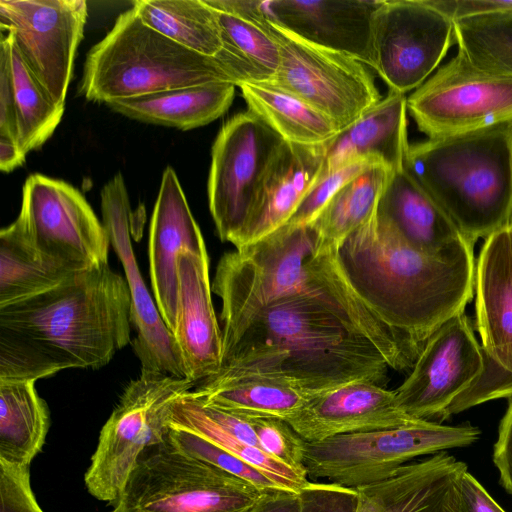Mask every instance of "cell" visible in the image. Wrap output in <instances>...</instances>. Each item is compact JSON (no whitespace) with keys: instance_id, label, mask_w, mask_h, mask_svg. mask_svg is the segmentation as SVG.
Instances as JSON below:
<instances>
[{"instance_id":"obj_1","label":"cell","mask_w":512,"mask_h":512,"mask_svg":"<svg viewBox=\"0 0 512 512\" xmlns=\"http://www.w3.org/2000/svg\"><path fill=\"white\" fill-rule=\"evenodd\" d=\"M131 297L108 263L35 296L0 306V379L100 368L130 343Z\"/></svg>"},{"instance_id":"obj_2","label":"cell","mask_w":512,"mask_h":512,"mask_svg":"<svg viewBox=\"0 0 512 512\" xmlns=\"http://www.w3.org/2000/svg\"><path fill=\"white\" fill-rule=\"evenodd\" d=\"M377 345L374 331L350 309L295 295L263 310L210 377L262 376L318 392L355 381L384 386L390 367Z\"/></svg>"},{"instance_id":"obj_3","label":"cell","mask_w":512,"mask_h":512,"mask_svg":"<svg viewBox=\"0 0 512 512\" xmlns=\"http://www.w3.org/2000/svg\"><path fill=\"white\" fill-rule=\"evenodd\" d=\"M338 254L351 286L412 366L431 335L473 298L474 248L448 256L422 253L377 208Z\"/></svg>"},{"instance_id":"obj_4","label":"cell","mask_w":512,"mask_h":512,"mask_svg":"<svg viewBox=\"0 0 512 512\" xmlns=\"http://www.w3.org/2000/svg\"><path fill=\"white\" fill-rule=\"evenodd\" d=\"M315 237L310 224L283 225L220 258L211 287L222 303L223 355L263 310L281 299L312 295L341 300L349 281L338 252L315 254Z\"/></svg>"},{"instance_id":"obj_5","label":"cell","mask_w":512,"mask_h":512,"mask_svg":"<svg viewBox=\"0 0 512 512\" xmlns=\"http://www.w3.org/2000/svg\"><path fill=\"white\" fill-rule=\"evenodd\" d=\"M511 125L427 139L406 154V171L474 245L512 216Z\"/></svg>"},{"instance_id":"obj_6","label":"cell","mask_w":512,"mask_h":512,"mask_svg":"<svg viewBox=\"0 0 512 512\" xmlns=\"http://www.w3.org/2000/svg\"><path fill=\"white\" fill-rule=\"evenodd\" d=\"M237 80L217 56L191 51L147 26L133 8L121 13L86 55L79 93L89 101Z\"/></svg>"},{"instance_id":"obj_7","label":"cell","mask_w":512,"mask_h":512,"mask_svg":"<svg viewBox=\"0 0 512 512\" xmlns=\"http://www.w3.org/2000/svg\"><path fill=\"white\" fill-rule=\"evenodd\" d=\"M266 491L165 437L139 457L112 512H253Z\"/></svg>"},{"instance_id":"obj_8","label":"cell","mask_w":512,"mask_h":512,"mask_svg":"<svg viewBox=\"0 0 512 512\" xmlns=\"http://www.w3.org/2000/svg\"><path fill=\"white\" fill-rule=\"evenodd\" d=\"M480 434L470 424L420 420L398 428L306 441L303 464L309 479L360 489L384 481L418 456L469 446Z\"/></svg>"},{"instance_id":"obj_9","label":"cell","mask_w":512,"mask_h":512,"mask_svg":"<svg viewBox=\"0 0 512 512\" xmlns=\"http://www.w3.org/2000/svg\"><path fill=\"white\" fill-rule=\"evenodd\" d=\"M194 382L169 374L141 370L101 429L84 480L100 501L115 503L143 452L163 443L172 403Z\"/></svg>"},{"instance_id":"obj_10","label":"cell","mask_w":512,"mask_h":512,"mask_svg":"<svg viewBox=\"0 0 512 512\" xmlns=\"http://www.w3.org/2000/svg\"><path fill=\"white\" fill-rule=\"evenodd\" d=\"M44 263L77 273L108 263L110 238L84 196L62 180L30 175L13 222Z\"/></svg>"},{"instance_id":"obj_11","label":"cell","mask_w":512,"mask_h":512,"mask_svg":"<svg viewBox=\"0 0 512 512\" xmlns=\"http://www.w3.org/2000/svg\"><path fill=\"white\" fill-rule=\"evenodd\" d=\"M428 139L468 135L512 124V77L483 70L460 50L407 97Z\"/></svg>"},{"instance_id":"obj_12","label":"cell","mask_w":512,"mask_h":512,"mask_svg":"<svg viewBox=\"0 0 512 512\" xmlns=\"http://www.w3.org/2000/svg\"><path fill=\"white\" fill-rule=\"evenodd\" d=\"M476 328L484 369L448 407L445 418L512 396V228L485 239L475 266Z\"/></svg>"},{"instance_id":"obj_13","label":"cell","mask_w":512,"mask_h":512,"mask_svg":"<svg viewBox=\"0 0 512 512\" xmlns=\"http://www.w3.org/2000/svg\"><path fill=\"white\" fill-rule=\"evenodd\" d=\"M284 140L247 110L221 127L211 152L208 201L217 234L234 243L245 226L265 174Z\"/></svg>"},{"instance_id":"obj_14","label":"cell","mask_w":512,"mask_h":512,"mask_svg":"<svg viewBox=\"0 0 512 512\" xmlns=\"http://www.w3.org/2000/svg\"><path fill=\"white\" fill-rule=\"evenodd\" d=\"M267 27L278 43L280 65L271 83L301 98L342 131L380 100L367 66L345 54L304 42Z\"/></svg>"},{"instance_id":"obj_15","label":"cell","mask_w":512,"mask_h":512,"mask_svg":"<svg viewBox=\"0 0 512 512\" xmlns=\"http://www.w3.org/2000/svg\"><path fill=\"white\" fill-rule=\"evenodd\" d=\"M454 43V21L427 0H382L373 21V69L389 90L405 94L429 78Z\"/></svg>"},{"instance_id":"obj_16","label":"cell","mask_w":512,"mask_h":512,"mask_svg":"<svg viewBox=\"0 0 512 512\" xmlns=\"http://www.w3.org/2000/svg\"><path fill=\"white\" fill-rule=\"evenodd\" d=\"M87 14L84 0H0L1 31L13 36L26 66L60 107H65Z\"/></svg>"},{"instance_id":"obj_17","label":"cell","mask_w":512,"mask_h":512,"mask_svg":"<svg viewBox=\"0 0 512 512\" xmlns=\"http://www.w3.org/2000/svg\"><path fill=\"white\" fill-rule=\"evenodd\" d=\"M484 357L468 316L461 313L425 343L410 374L394 390L409 416L441 423L451 403L481 375Z\"/></svg>"},{"instance_id":"obj_18","label":"cell","mask_w":512,"mask_h":512,"mask_svg":"<svg viewBox=\"0 0 512 512\" xmlns=\"http://www.w3.org/2000/svg\"><path fill=\"white\" fill-rule=\"evenodd\" d=\"M103 225L117 254L131 297L132 342L142 370L186 378L173 336L163 321L138 268L130 238V204L124 178L117 173L101 191Z\"/></svg>"},{"instance_id":"obj_19","label":"cell","mask_w":512,"mask_h":512,"mask_svg":"<svg viewBox=\"0 0 512 512\" xmlns=\"http://www.w3.org/2000/svg\"><path fill=\"white\" fill-rule=\"evenodd\" d=\"M382 0H267L270 22L310 44L374 68L373 21Z\"/></svg>"},{"instance_id":"obj_20","label":"cell","mask_w":512,"mask_h":512,"mask_svg":"<svg viewBox=\"0 0 512 512\" xmlns=\"http://www.w3.org/2000/svg\"><path fill=\"white\" fill-rule=\"evenodd\" d=\"M187 251L207 250L177 174L167 166L151 216L148 256L154 301L171 334L178 298V261Z\"/></svg>"},{"instance_id":"obj_21","label":"cell","mask_w":512,"mask_h":512,"mask_svg":"<svg viewBox=\"0 0 512 512\" xmlns=\"http://www.w3.org/2000/svg\"><path fill=\"white\" fill-rule=\"evenodd\" d=\"M420 420L400 409L394 390L355 381L318 394L286 422L305 441L318 442L343 434L403 427Z\"/></svg>"},{"instance_id":"obj_22","label":"cell","mask_w":512,"mask_h":512,"mask_svg":"<svg viewBox=\"0 0 512 512\" xmlns=\"http://www.w3.org/2000/svg\"><path fill=\"white\" fill-rule=\"evenodd\" d=\"M211 292L207 251L182 253L178 261V298L172 336L186 378L194 383L215 375L222 365V330Z\"/></svg>"},{"instance_id":"obj_23","label":"cell","mask_w":512,"mask_h":512,"mask_svg":"<svg viewBox=\"0 0 512 512\" xmlns=\"http://www.w3.org/2000/svg\"><path fill=\"white\" fill-rule=\"evenodd\" d=\"M327 143L284 141L261 183L248 220L233 245L241 248L285 225L315 184L325 163Z\"/></svg>"},{"instance_id":"obj_24","label":"cell","mask_w":512,"mask_h":512,"mask_svg":"<svg viewBox=\"0 0 512 512\" xmlns=\"http://www.w3.org/2000/svg\"><path fill=\"white\" fill-rule=\"evenodd\" d=\"M65 107L56 105L26 66L10 33L0 45V137L27 154L54 133Z\"/></svg>"},{"instance_id":"obj_25","label":"cell","mask_w":512,"mask_h":512,"mask_svg":"<svg viewBox=\"0 0 512 512\" xmlns=\"http://www.w3.org/2000/svg\"><path fill=\"white\" fill-rule=\"evenodd\" d=\"M464 462L446 451L404 464L384 481L358 489L380 512H464Z\"/></svg>"},{"instance_id":"obj_26","label":"cell","mask_w":512,"mask_h":512,"mask_svg":"<svg viewBox=\"0 0 512 512\" xmlns=\"http://www.w3.org/2000/svg\"><path fill=\"white\" fill-rule=\"evenodd\" d=\"M377 209L422 253L448 256L474 248L404 167L391 172Z\"/></svg>"},{"instance_id":"obj_27","label":"cell","mask_w":512,"mask_h":512,"mask_svg":"<svg viewBox=\"0 0 512 512\" xmlns=\"http://www.w3.org/2000/svg\"><path fill=\"white\" fill-rule=\"evenodd\" d=\"M407 97L389 90L386 97L327 143L323 170L370 158L392 171L404 167L409 148Z\"/></svg>"},{"instance_id":"obj_28","label":"cell","mask_w":512,"mask_h":512,"mask_svg":"<svg viewBox=\"0 0 512 512\" xmlns=\"http://www.w3.org/2000/svg\"><path fill=\"white\" fill-rule=\"evenodd\" d=\"M235 87L227 82L183 87L115 99L106 105L131 119L189 130L222 116L233 101Z\"/></svg>"},{"instance_id":"obj_29","label":"cell","mask_w":512,"mask_h":512,"mask_svg":"<svg viewBox=\"0 0 512 512\" xmlns=\"http://www.w3.org/2000/svg\"><path fill=\"white\" fill-rule=\"evenodd\" d=\"M223 47L218 57L242 83L271 82L280 65L277 41L267 27L263 1L245 0L237 14L218 12Z\"/></svg>"},{"instance_id":"obj_30","label":"cell","mask_w":512,"mask_h":512,"mask_svg":"<svg viewBox=\"0 0 512 512\" xmlns=\"http://www.w3.org/2000/svg\"><path fill=\"white\" fill-rule=\"evenodd\" d=\"M194 392L209 404L247 419L284 421L322 393L262 376L209 377Z\"/></svg>"},{"instance_id":"obj_31","label":"cell","mask_w":512,"mask_h":512,"mask_svg":"<svg viewBox=\"0 0 512 512\" xmlns=\"http://www.w3.org/2000/svg\"><path fill=\"white\" fill-rule=\"evenodd\" d=\"M33 381L0 379V460L29 467L40 452L49 410Z\"/></svg>"},{"instance_id":"obj_32","label":"cell","mask_w":512,"mask_h":512,"mask_svg":"<svg viewBox=\"0 0 512 512\" xmlns=\"http://www.w3.org/2000/svg\"><path fill=\"white\" fill-rule=\"evenodd\" d=\"M238 87L248 110L259 116L286 142L305 146L323 145L340 132L329 117L271 83H242Z\"/></svg>"},{"instance_id":"obj_33","label":"cell","mask_w":512,"mask_h":512,"mask_svg":"<svg viewBox=\"0 0 512 512\" xmlns=\"http://www.w3.org/2000/svg\"><path fill=\"white\" fill-rule=\"evenodd\" d=\"M392 170L375 163L330 199L310 224L315 231V254L339 252L342 243L376 210Z\"/></svg>"},{"instance_id":"obj_34","label":"cell","mask_w":512,"mask_h":512,"mask_svg":"<svg viewBox=\"0 0 512 512\" xmlns=\"http://www.w3.org/2000/svg\"><path fill=\"white\" fill-rule=\"evenodd\" d=\"M132 8L147 26L191 51L215 57L222 50L218 11L205 0H136Z\"/></svg>"},{"instance_id":"obj_35","label":"cell","mask_w":512,"mask_h":512,"mask_svg":"<svg viewBox=\"0 0 512 512\" xmlns=\"http://www.w3.org/2000/svg\"><path fill=\"white\" fill-rule=\"evenodd\" d=\"M168 424L205 438L263 471L283 489L300 493L310 482L308 476L298 473L264 451L240 441L222 429L204 413L192 391L184 393L172 403Z\"/></svg>"},{"instance_id":"obj_36","label":"cell","mask_w":512,"mask_h":512,"mask_svg":"<svg viewBox=\"0 0 512 512\" xmlns=\"http://www.w3.org/2000/svg\"><path fill=\"white\" fill-rule=\"evenodd\" d=\"M75 273L42 262L14 223L0 232V306L49 290Z\"/></svg>"},{"instance_id":"obj_37","label":"cell","mask_w":512,"mask_h":512,"mask_svg":"<svg viewBox=\"0 0 512 512\" xmlns=\"http://www.w3.org/2000/svg\"><path fill=\"white\" fill-rule=\"evenodd\" d=\"M455 39L477 67L512 77V13L457 20Z\"/></svg>"},{"instance_id":"obj_38","label":"cell","mask_w":512,"mask_h":512,"mask_svg":"<svg viewBox=\"0 0 512 512\" xmlns=\"http://www.w3.org/2000/svg\"><path fill=\"white\" fill-rule=\"evenodd\" d=\"M166 439L178 449L245 479L260 489H283L263 471L193 432L168 424Z\"/></svg>"},{"instance_id":"obj_39","label":"cell","mask_w":512,"mask_h":512,"mask_svg":"<svg viewBox=\"0 0 512 512\" xmlns=\"http://www.w3.org/2000/svg\"><path fill=\"white\" fill-rule=\"evenodd\" d=\"M375 163L381 162L370 158H360L329 170H322L315 184L285 225L298 227L311 224L338 190Z\"/></svg>"},{"instance_id":"obj_40","label":"cell","mask_w":512,"mask_h":512,"mask_svg":"<svg viewBox=\"0 0 512 512\" xmlns=\"http://www.w3.org/2000/svg\"><path fill=\"white\" fill-rule=\"evenodd\" d=\"M249 420L265 453L307 476L303 464L306 441L286 421L274 418Z\"/></svg>"},{"instance_id":"obj_41","label":"cell","mask_w":512,"mask_h":512,"mask_svg":"<svg viewBox=\"0 0 512 512\" xmlns=\"http://www.w3.org/2000/svg\"><path fill=\"white\" fill-rule=\"evenodd\" d=\"M0 512H43L31 488L29 467L0 460Z\"/></svg>"},{"instance_id":"obj_42","label":"cell","mask_w":512,"mask_h":512,"mask_svg":"<svg viewBox=\"0 0 512 512\" xmlns=\"http://www.w3.org/2000/svg\"><path fill=\"white\" fill-rule=\"evenodd\" d=\"M299 498L300 512H356L359 491L329 482L310 481Z\"/></svg>"},{"instance_id":"obj_43","label":"cell","mask_w":512,"mask_h":512,"mask_svg":"<svg viewBox=\"0 0 512 512\" xmlns=\"http://www.w3.org/2000/svg\"><path fill=\"white\" fill-rule=\"evenodd\" d=\"M452 21L500 13H512V0H427Z\"/></svg>"},{"instance_id":"obj_44","label":"cell","mask_w":512,"mask_h":512,"mask_svg":"<svg viewBox=\"0 0 512 512\" xmlns=\"http://www.w3.org/2000/svg\"><path fill=\"white\" fill-rule=\"evenodd\" d=\"M493 462L499 472L500 484L512 495V396L499 424L493 448Z\"/></svg>"},{"instance_id":"obj_45","label":"cell","mask_w":512,"mask_h":512,"mask_svg":"<svg viewBox=\"0 0 512 512\" xmlns=\"http://www.w3.org/2000/svg\"><path fill=\"white\" fill-rule=\"evenodd\" d=\"M460 491L464 512H505L467 469L460 477Z\"/></svg>"},{"instance_id":"obj_46","label":"cell","mask_w":512,"mask_h":512,"mask_svg":"<svg viewBox=\"0 0 512 512\" xmlns=\"http://www.w3.org/2000/svg\"><path fill=\"white\" fill-rule=\"evenodd\" d=\"M253 512H300L299 493L280 488L269 489Z\"/></svg>"},{"instance_id":"obj_47","label":"cell","mask_w":512,"mask_h":512,"mask_svg":"<svg viewBox=\"0 0 512 512\" xmlns=\"http://www.w3.org/2000/svg\"><path fill=\"white\" fill-rule=\"evenodd\" d=\"M26 153L14 141L0 137V169L10 172L25 162Z\"/></svg>"},{"instance_id":"obj_48","label":"cell","mask_w":512,"mask_h":512,"mask_svg":"<svg viewBox=\"0 0 512 512\" xmlns=\"http://www.w3.org/2000/svg\"><path fill=\"white\" fill-rule=\"evenodd\" d=\"M356 512H380V511L366 496H364L359 491V503H358V508H357Z\"/></svg>"},{"instance_id":"obj_49","label":"cell","mask_w":512,"mask_h":512,"mask_svg":"<svg viewBox=\"0 0 512 512\" xmlns=\"http://www.w3.org/2000/svg\"><path fill=\"white\" fill-rule=\"evenodd\" d=\"M509 226L512 228V216H511V219H510V222H509Z\"/></svg>"},{"instance_id":"obj_50","label":"cell","mask_w":512,"mask_h":512,"mask_svg":"<svg viewBox=\"0 0 512 512\" xmlns=\"http://www.w3.org/2000/svg\"><path fill=\"white\" fill-rule=\"evenodd\" d=\"M511 146H512V125H511Z\"/></svg>"}]
</instances>
